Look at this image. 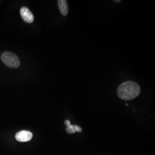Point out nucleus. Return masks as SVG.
Segmentation results:
<instances>
[{"instance_id": "8", "label": "nucleus", "mask_w": 155, "mask_h": 155, "mask_svg": "<svg viewBox=\"0 0 155 155\" xmlns=\"http://www.w3.org/2000/svg\"><path fill=\"white\" fill-rule=\"evenodd\" d=\"M114 1L116 2H117V3H119V2H121L120 0H116V1Z\"/></svg>"}, {"instance_id": "4", "label": "nucleus", "mask_w": 155, "mask_h": 155, "mask_svg": "<svg viewBox=\"0 0 155 155\" xmlns=\"http://www.w3.org/2000/svg\"><path fill=\"white\" fill-rule=\"evenodd\" d=\"M33 135L30 131L23 130L18 132L16 135V138L18 141L24 142L29 141L32 138Z\"/></svg>"}, {"instance_id": "5", "label": "nucleus", "mask_w": 155, "mask_h": 155, "mask_svg": "<svg viewBox=\"0 0 155 155\" xmlns=\"http://www.w3.org/2000/svg\"><path fill=\"white\" fill-rule=\"evenodd\" d=\"M58 3L59 9L62 14L64 16L67 15L69 12L67 1L66 0H59Z\"/></svg>"}, {"instance_id": "1", "label": "nucleus", "mask_w": 155, "mask_h": 155, "mask_svg": "<svg viewBox=\"0 0 155 155\" xmlns=\"http://www.w3.org/2000/svg\"><path fill=\"white\" fill-rule=\"evenodd\" d=\"M141 92L140 85L135 81H128L121 84L117 89L118 96L125 100H133Z\"/></svg>"}, {"instance_id": "3", "label": "nucleus", "mask_w": 155, "mask_h": 155, "mask_svg": "<svg viewBox=\"0 0 155 155\" xmlns=\"http://www.w3.org/2000/svg\"><path fill=\"white\" fill-rule=\"evenodd\" d=\"M21 16L23 20L27 23H32L34 20V16L32 12L27 7H22L20 11Z\"/></svg>"}, {"instance_id": "2", "label": "nucleus", "mask_w": 155, "mask_h": 155, "mask_svg": "<svg viewBox=\"0 0 155 155\" xmlns=\"http://www.w3.org/2000/svg\"><path fill=\"white\" fill-rule=\"evenodd\" d=\"M3 63L7 66L12 68H17L20 65L19 58L16 54L11 52L6 51L1 56Z\"/></svg>"}, {"instance_id": "6", "label": "nucleus", "mask_w": 155, "mask_h": 155, "mask_svg": "<svg viewBox=\"0 0 155 155\" xmlns=\"http://www.w3.org/2000/svg\"><path fill=\"white\" fill-rule=\"evenodd\" d=\"M66 130L67 132L70 134L75 133L76 131H75V128H74V125H72L71 124L68 125L66 128Z\"/></svg>"}, {"instance_id": "7", "label": "nucleus", "mask_w": 155, "mask_h": 155, "mask_svg": "<svg viewBox=\"0 0 155 155\" xmlns=\"http://www.w3.org/2000/svg\"><path fill=\"white\" fill-rule=\"evenodd\" d=\"M74 128L76 132H81L82 131V128L79 126L74 125Z\"/></svg>"}]
</instances>
